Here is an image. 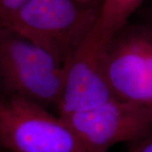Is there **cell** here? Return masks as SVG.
<instances>
[{
  "label": "cell",
  "mask_w": 152,
  "mask_h": 152,
  "mask_svg": "<svg viewBox=\"0 0 152 152\" xmlns=\"http://www.w3.org/2000/svg\"><path fill=\"white\" fill-rule=\"evenodd\" d=\"M98 6L75 0H30L2 27L42 48L64 66L96 21Z\"/></svg>",
  "instance_id": "cell-1"
},
{
  "label": "cell",
  "mask_w": 152,
  "mask_h": 152,
  "mask_svg": "<svg viewBox=\"0 0 152 152\" xmlns=\"http://www.w3.org/2000/svg\"><path fill=\"white\" fill-rule=\"evenodd\" d=\"M64 66L48 51L6 27H0V81L10 96L58 111Z\"/></svg>",
  "instance_id": "cell-2"
},
{
  "label": "cell",
  "mask_w": 152,
  "mask_h": 152,
  "mask_svg": "<svg viewBox=\"0 0 152 152\" xmlns=\"http://www.w3.org/2000/svg\"><path fill=\"white\" fill-rule=\"evenodd\" d=\"M0 146L10 152H96L63 117L25 98H0Z\"/></svg>",
  "instance_id": "cell-3"
},
{
  "label": "cell",
  "mask_w": 152,
  "mask_h": 152,
  "mask_svg": "<svg viewBox=\"0 0 152 152\" xmlns=\"http://www.w3.org/2000/svg\"><path fill=\"white\" fill-rule=\"evenodd\" d=\"M107 70L114 97L152 117V30L125 26L110 42Z\"/></svg>",
  "instance_id": "cell-4"
},
{
  "label": "cell",
  "mask_w": 152,
  "mask_h": 152,
  "mask_svg": "<svg viewBox=\"0 0 152 152\" xmlns=\"http://www.w3.org/2000/svg\"><path fill=\"white\" fill-rule=\"evenodd\" d=\"M109 44L91 31L66 63L59 116L93 108L115 98L107 70Z\"/></svg>",
  "instance_id": "cell-5"
},
{
  "label": "cell",
  "mask_w": 152,
  "mask_h": 152,
  "mask_svg": "<svg viewBox=\"0 0 152 152\" xmlns=\"http://www.w3.org/2000/svg\"><path fill=\"white\" fill-rule=\"evenodd\" d=\"M61 117L96 152H108L115 145L133 144L152 134V117L146 110L117 98Z\"/></svg>",
  "instance_id": "cell-6"
},
{
  "label": "cell",
  "mask_w": 152,
  "mask_h": 152,
  "mask_svg": "<svg viewBox=\"0 0 152 152\" xmlns=\"http://www.w3.org/2000/svg\"><path fill=\"white\" fill-rule=\"evenodd\" d=\"M145 0H102L92 32L111 42Z\"/></svg>",
  "instance_id": "cell-7"
},
{
  "label": "cell",
  "mask_w": 152,
  "mask_h": 152,
  "mask_svg": "<svg viewBox=\"0 0 152 152\" xmlns=\"http://www.w3.org/2000/svg\"><path fill=\"white\" fill-rule=\"evenodd\" d=\"M30 0H0V27Z\"/></svg>",
  "instance_id": "cell-8"
},
{
  "label": "cell",
  "mask_w": 152,
  "mask_h": 152,
  "mask_svg": "<svg viewBox=\"0 0 152 152\" xmlns=\"http://www.w3.org/2000/svg\"><path fill=\"white\" fill-rule=\"evenodd\" d=\"M128 152H152V134L133 143Z\"/></svg>",
  "instance_id": "cell-9"
},
{
  "label": "cell",
  "mask_w": 152,
  "mask_h": 152,
  "mask_svg": "<svg viewBox=\"0 0 152 152\" xmlns=\"http://www.w3.org/2000/svg\"><path fill=\"white\" fill-rule=\"evenodd\" d=\"M75 2L83 4V5H87V6H97L96 5V3H97L99 0H75Z\"/></svg>",
  "instance_id": "cell-10"
},
{
  "label": "cell",
  "mask_w": 152,
  "mask_h": 152,
  "mask_svg": "<svg viewBox=\"0 0 152 152\" xmlns=\"http://www.w3.org/2000/svg\"><path fill=\"white\" fill-rule=\"evenodd\" d=\"M151 29L152 30V14H151Z\"/></svg>",
  "instance_id": "cell-11"
}]
</instances>
